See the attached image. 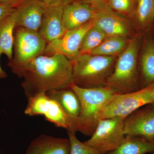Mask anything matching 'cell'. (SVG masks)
<instances>
[{"mask_svg": "<svg viewBox=\"0 0 154 154\" xmlns=\"http://www.w3.org/2000/svg\"></svg>", "mask_w": 154, "mask_h": 154, "instance_id": "1f68e13d", "label": "cell"}, {"mask_svg": "<svg viewBox=\"0 0 154 154\" xmlns=\"http://www.w3.org/2000/svg\"><path fill=\"white\" fill-rule=\"evenodd\" d=\"M70 87L79 97L81 105L76 132L91 137L100 120L99 114L102 108L115 94L107 87L83 88L73 83Z\"/></svg>", "mask_w": 154, "mask_h": 154, "instance_id": "277c9868", "label": "cell"}, {"mask_svg": "<svg viewBox=\"0 0 154 154\" xmlns=\"http://www.w3.org/2000/svg\"><path fill=\"white\" fill-rule=\"evenodd\" d=\"M21 0H0V4L17 8Z\"/></svg>", "mask_w": 154, "mask_h": 154, "instance_id": "83f0119b", "label": "cell"}, {"mask_svg": "<svg viewBox=\"0 0 154 154\" xmlns=\"http://www.w3.org/2000/svg\"><path fill=\"white\" fill-rule=\"evenodd\" d=\"M141 88L154 82V42L149 39L146 42L140 63Z\"/></svg>", "mask_w": 154, "mask_h": 154, "instance_id": "d6986e66", "label": "cell"}, {"mask_svg": "<svg viewBox=\"0 0 154 154\" xmlns=\"http://www.w3.org/2000/svg\"><path fill=\"white\" fill-rule=\"evenodd\" d=\"M154 151V144L143 138L126 135L117 148L106 154H146Z\"/></svg>", "mask_w": 154, "mask_h": 154, "instance_id": "ac0fdd59", "label": "cell"}, {"mask_svg": "<svg viewBox=\"0 0 154 154\" xmlns=\"http://www.w3.org/2000/svg\"><path fill=\"white\" fill-rule=\"evenodd\" d=\"M154 20V17H153V21Z\"/></svg>", "mask_w": 154, "mask_h": 154, "instance_id": "4dcf8cb0", "label": "cell"}, {"mask_svg": "<svg viewBox=\"0 0 154 154\" xmlns=\"http://www.w3.org/2000/svg\"><path fill=\"white\" fill-rule=\"evenodd\" d=\"M2 54L0 51V56ZM7 76H8V75L6 73V72L2 68L1 66V64H0V79H5Z\"/></svg>", "mask_w": 154, "mask_h": 154, "instance_id": "f1b7e54d", "label": "cell"}, {"mask_svg": "<svg viewBox=\"0 0 154 154\" xmlns=\"http://www.w3.org/2000/svg\"><path fill=\"white\" fill-rule=\"evenodd\" d=\"M46 6L57 5H66L73 0H41Z\"/></svg>", "mask_w": 154, "mask_h": 154, "instance_id": "4316f807", "label": "cell"}, {"mask_svg": "<svg viewBox=\"0 0 154 154\" xmlns=\"http://www.w3.org/2000/svg\"><path fill=\"white\" fill-rule=\"evenodd\" d=\"M116 58L91 54H80L72 62L73 82L83 88L105 87L113 71Z\"/></svg>", "mask_w": 154, "mask_h": 154, "instance_id": "3957f363", "label": "cell"}, {"mask_svg": "<svg viewBox=\"0 0 154 154\" xmlns=\"http://www.w3.org/2000/svg\"><path fill=\"white\" fill-rule=\"evenodd\" d=\"M66 5L46 6L38 32L48 43L62 37L66 32L63 16Z\"/></svg>", "mask_w": 154, "mask_h": 154, "instance_id": "7c38bea8", "label": "cell"}, {"mask_svg": "<svg viewBox=\"0 0 154 154\" xmlns=\"http://www.w3.org/2000/svg\"><path fill=\"white\" fill-rule=\"evenodd\" d=\"M82 1L92 5L98 9L107 5V0H82Z\"/></svg>", "mask_w": 154, "mask_h": 154, "instance_id": "484cf974", "label": "cell"}, {"mask_svg": "<svg viewBox=\"0 0 154 154\" xmlns=\"http://www.w3.org/2000/svg\"><path fill=\"white\" fill-rule=\"evenodd\" d=\"M28 100V103L24 111L26 115L43 116L47 121L56 126L75 133L73 120L67 115L59 104L48 96L46 93H40Z\"/></svg>", "mask_w": 154, "mask_h": 154, "instance_id": "ba28073f", "label": "cell"}, {"mask_svg": "<svg viewBox=\"0 0 154 154\" xmlns=\"http://www.w3.org/2000/svg\"><path fill=\"white\" fill-rule=\"evenodd\" d=\"M69 140L42 134L32 141L26 154H70Z\"/></svg>", "mask_w": 154, "mask_h": 154, "instance_id": "9a60e30c", "label": "cell"}, {"mask_svg": "<svg viewBox=\"0 0 154 154\" xmlns=\"http://www.w3.org/2000/svg\"><path fill=\"white\" fill-rule=\"evenodd\" d=\"M92 22L93 25L102 30L107 37L128 38L132 33L129 21L112 11L107 5L98 9Z\"/></svg>", "mask_w": 154, "mask_h": 154, "instance_id": "8fae6325", "label": "cell"}, {"mask_svg": "<svg viewBox=\"0 0 154 154\" xmlns=\"http://www.w3.org/2000/svg\"><path fill=\"white\" fill-rule=\"evenodd\" d=\"M154 103V82L131 93L114 94L102 108L99 120L103 119L125 118L145 105Z\"/></svg>", "mask_w": 154, "mask_h": 154, "instance_id": "8992f818", "label": "cell"}, {"mask_svg": "<svg viewBox=\"0 0 154 154\" xmlns=\"http://www.w3.org/2000/svg\"><path fill=\"white\" fill-rule=\"evenodd\" d=\"M16 26L15 10L0 21V51L7 57L8 61L13 58L14 31Z\"/></svg>", "mask_w": 154, "mask_h": 154, "instance_id": "e0dca14e", "label": "cell"}, {"mask_svg": "<svg viewBox=\"0 0 154 154\" xmlns=\"http://www.w3.org/2000/svg\"><path fill=\"white\" fill-rule=\"evenodd\" d=\"M71 145L70 154H101L95 149L80 141L75 133L67 131Z\"/></svg>", "mask_w": 154, "mask_h": 154, "instance_id": "cb8c5ba5", "label": "cell"}, {"mask_svg": "<svg viewBox=\"0 0 154 154\" xmlns=\"http://www.w3.org/2000/svg\"><path fill=\"white\" fill-rule=\"evenodd\" d=\"M92 20L76 29L67 31L62 37L48 43L44 55H62L72 62L80 55L85 34L93 26Z\"/></svg>", "mask_w": 154, "mask_h": 154, "instance_id": "9c48e42d", "label": "cell"}, {"mask_svg": "<svg viewBox=\"0 0 154 154\" xmlns=\"http://www.w3.org/2000/svg\"><path fill=\"white\" fill-rule=\"evenodd\" d=\"M146 154H154V151L152 152L148 153H147Z\"/></svg>", "mask_w": 154, "mask_h": 154, "instance_id": "f546056e", "label": "cell"}, {"mask_svg": "<svg viewBox=\"0 0 154 154\" xmlns=\"http://www.w3.org/2000/svg\"><path fill=\"white\" fill-rule=\"evenodd\" d=\"M130 39L121 37H107L99 46L91 53L94 55L116 57L126 48Z\"/></svg>", "mask_w": 154, "mask_h": 154, "instance_id": "ffe728a7", "label": "cell"}, {"mask_svg": "<svg viewBox=\"0 0 154 154\" xmlns=\"http://www.w3.org/2000/svg\"><path fill=\"white\" fill-rule=\"evenodd\" d=\"M139 40L130 39L126 48L116 61L106 86L116 94H127L141 88L137 66Z\"/></svg>", "mask_w": 154, "mask_h": 154, "instance_id": "7a4b0ae2", "label": "cell"}, {"mask_svg": "<svg viewBox=\"0 0 154 154\" xmlns=\"http://www.w3.org/2000/svg\"><path fill=\"white\" fill-rule=\"evenodd\" d=\"M16 8L0 4V21L14 12Z\"/></svg>", "mask_w": 154, "mask_h": 154, "instance_id": "d4e9b609", "label": "cell"}, {"mask_svg": "<svg viewBox=\"0 0 154 154\" xmlns=\"http://www.w3.org/2000/svg\"><path fill=\"white\" fill-rule=\"evenodd\" d=\"M125 119L113 117L100 119L93 134L84 143L101 154L112 151L121 144L126 136L124 133Z\"/></svg>", "mask_w": 154, "mask_h": 154, "instance_id": "52a82bcc", "label": "cell"}, {"mask_svg": "<svg viewBox=\"0 0 154 154\" xmlns=\"http://www.w3.org/2000/svg\"><path fill=\"white\" fill-rule=\"evenodd\" d=\"M135 15L139 25L145 28L153 21L154 0H136Z\"/></svg>", "mask_w": 154, "mask_h": 154, "instance_id": "7402d4cb", "label": "cell"}, {"mask_svg": "<svg viewBox=\"0 0 154 154\" xmlns=\"http://www.w3.org/2000/svg\"><path fill=\"white\" fill-rule=\"evenodd\" d=\"M47 43L38 31L16 26L14 31L13 58L8 66L20 78L25 67L44 54Z\"/></svg>", "mask_w": 154, "mask_h": 154, "instance_id": "5b68a950", "label": "cell"}, {"mask_svg": "<svg viewBox=\"0 0 154 154\" xmlns=\"http://www.w3.org/2000/svg\"><path fill=\"white\" fill-rule=\"evenodd\" d=\"M136 0H107L108 8L125 18L135 14Z\"/></svg>", "mask_w": 154, "mask_h": 154, "instance_id": "603a6c76", "label": "cell"}, {"mask_svg": "<svg viewBox=\"0 0 154 154\" xmlns=\"http://www.w3.org/2000/svg\"><path fill=\"white\" fill-rule=\"evenodd\" d=\"M107 37L102 30L93 25L84 36L80 47V54L91 53Z\"/></svg>", "mask_w": 154, "mask_h": 154, "instance_id": "44dd1931", "label": "cell"}, {"mask_svg": "<svg viewBox=\"0 0 154 154\" xmlns=\"http://www.w3.org/2000/svg\"><path fill=\"white\" fill-rule=\"evenodd\" d=\"M20 78L29 99L40 93L70 87L73 83L72 64L63 55L43 54L25 67Z\"/></svg>", "mask_w": 154, "mask_h": 154, "instance_id": "6da1fadb", "label": "cell"}, {"mask_svg": "<svg viewBox=\"0 0 154 154\" xmlns=\"http://www.w3.org/2000/svg\"><path fill=\"white\" fill-rule=\"evenodd\" d=\"M46 94L57 102L67 115L73 120L75 131L76 132V126L77 119L81 113V105L79 99L76 93L69 87L52 90Z\"/></svg>", "mask_w": 154, "mask_h": 154, "instance_id": "2e32d148", "label": "cell"}, {"mask_svg": "<svg viewBox=\"0 0 154 154\" xmlns=\"http://www.w3.org/2000/svg\"><path fill=\"white\" fill-rule=\"evenodd\" d=\"M45 7L41 0H21L15 9L16 26L38 31Z\"/></svg>", "mask_w": 154, "mask_h": 154, "instance_id": "5bb4252c", "label": "cell"}, {"mask_svg": "<svg viewBox=\"0 0 154 154\" xmlns=\"http://www.w3.org/2000/svg\"></svg>", "mask_w": 154, "mask_h": 154, "instance_id": "d6a6232c", "label": "cell"}, {"mask_svg": "<svg viewBox=\"0 0 154 154\" xmlns=\"http://www.w3.org/2000/svg\"><path fill=\"white\" fill-rule=\"evenodd\" d=\"M98 9L82 0H73L64 7L63 24L66 31L76 29L92 20Z\"/></svg>", "mask_w": 154, "mask_h": 154, "instance_id": "4fadbf2b", "label": "cell"}, {"mask_svg": "<svg viewBox=\"0 0 154 154\" xmlns=\"http://www.w3.org/2000/svg\"><path fill=\"white\" fill-rule=\"evenodd\" d=\"M125 135L139 137L154 144V104H149L128 115L124 121Z\"/></svg>", "mask_w": 154, "mask_h": 154, "instance_id": "30bf717a", "label": "cell"}]
</instances>
